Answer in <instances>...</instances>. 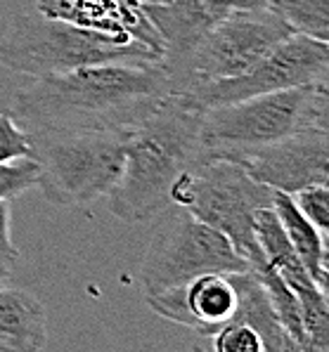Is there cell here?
Wrapping results in <instances>:
<instances>
[{"instance_id":"cell-1","label":"cell","mask_w":329,"mask_h":352,"mask_svg":"<svg viewBox=\"0 0 329 352\" xmlns=\"http://www.w3.org/2000/svg\"><path fill=\"white\" fill-rule=\"evenodd\" d=\"M171 93L161 62H105L41 76L12 97V113L36 130H131Z\"/></svg>"},{"instance_id":"cell-2","label":"cell","mask_w":329,"mask_h":352,"mask_svg":"<svg viewBox=\"0 0 329 352\" xmlns=\"http://www.w3.org/2000/svg\"><path fill=\"white\" fill-rule=\"evenodd\" d=\"M202 109L182 93H169L131 128L121 177L109 208L123 223H147L171 206V187L204 156Z\"/></svg>"},{"instance_id":"cell-3","label":"cell","mask_w":329,"mask_h":352,"mask_svg":"<svg viewBox=\"0 0 329 352\" xmlns=\"http://www.w3.org/2000/svg\"><path fill=\"white\" fill-rule=\"evenodd\" d=\"M105 62H161L136 38L107 34L43 12L17 14L0 38V64L31 78Z\"/></svg>"},{"instance_id":"cell-4","label":"cell","mask_w":329,"mask_h":352,"mask_svg":"<svg viewBox=\"0 0 329 352\" xmlns=\"http://www.w3.org/2000/svg\"><path fill=\"white\" fill-rule=\"evenodd\" d=\"M131 130L81 128L29 133L31 156L41 168L39 187L55 206H88L109 197L121 177Z\"/></svg>"},{"instance_id":"cell-5","label":"cell","mask_w":329,"mask_h":352,"mask_svg":"<svg viewBox=\"0 0 329 352\" xmlns=\"http://www.w3.org/2000/svg\"><path fill=\"white\" fill-rule=\"evenodd\" d=\"M275 189L258 182L246 168L223 156H204L171 187V204L182 206L197 220L223 232L235 251L251 265L263 263L256 243V213L273 206Z\"/></svg>"},{"instance_id":"cell-6","label":"cell","mask_w":329,"mask_h":352,"mask_svg":"<svg viewBox=\"0 0 329 352\" xmlns=\"http://www.w3.org/2000/svg\"><path fill=\"white\" fill-rule=\"evenodd\" d=\"M164 213L166 218L154 227L140 270L147 296L199 274L249 270V263L235 251L233 241L223 232L197 220L182 206L171 204Z\"/></svg>"},{"instance_id":"cell-7","label":"cell","mask_w":329,"mask_h":352,"mask_svg":"<svg viewBox=\"0 0 329 352\" xmlns=\"http://www.w3.org/2000/svg\"><path fill=\"white\" fill-rule=\"evenodd\" d=\"M312 85V83H310ZM310 85L202 109L204 156L235 159L310 126ZM202 156V159H204Z\"/></svg>"},{"instance_id":"cell-8","label":"cell","mask_w":329,"mask_h":352,"mask_svg":"<svg viewBox=\"0 0 329 352\" xmlns=\"http://www.w3.org/2000/svg\"><path fill=\"white\" fill-rule=\"evenodd\" d=\"M289 34H294L291 26L273 8L230 10L194 47L180 74L171 80V93L244 74Z\"/></svg>"},{"instance_id":"cell-9","label":"cell","mask_w":329,"mask_h":352,"mask_svg":"<svg viewBox=\"0 0 329 352\" xmlns=\"http://www.w3.org/2000/svg\"><path fill=\"white\" fill-rule=\"evenodd\" d=\"M329 72V45L304 34H289L279 41L268 55H263L233 78L197 83L182 95H187L199 109L246 100L253 95L279 93V90L310 85Z\"/></svg>"},{"instance_id":"cell-10","label":"cell","mask_w":329,"mask_h":352,"mask_svg":"<svg viewBox=\"0 0 329 352\" xmlns=\"http://www.w3.org/2000/svg\"><path fill=\"white\" fill-rule=\"evenodd\" d=\"M249 175L277 192L296 194L329 180V128L308 126L266 147L235 156Z\"/></svg>"},{"instance_id":"cell-11","label":"cell","mask_w":329,"mask_h":352,"mask_svg":"<svg viewBox=\"0 0 329 352\" xmlns=\"http://www.w3.org/2000/svg\"><path fill=\"white\" fill-rule=\"evenodd\" d=\"M147 305L173 324L213 336L237 312V286L230 274L209 272L147 296Z\"/></svg>"},{"instance_id":"cell-12","label":"cell","mask_w":329,"mask_h":352,"mask_svg":"<svg viewBox=\"0 0 329 352\" xmlns=\"http://www.w3.org/2000/svg\"><path fill=\"white\" fill-rule=\"evenodd\" d=\"M142 8L161 41V67L169 80L180 74L194 47L233 10L225 0H161Z\"/></svg>"},{"instance_id":"cell-13","label":"cell","mask_w":329,"mask_h":352,"mask_svg":"<svg viewBox=\"0 0 329 352\" xmlns=\"http://www.w3.org/2000/svg\"><path fill=\"white\" fill-rule=\"evenodd\" d=\"M36 10L107 34L136 38L161 59V41L140 0H36Z\"/></svg>"},{"instance_id":"cell-14","label":"cell","mask_w":329,"mask_h":352,"mask_svg":"<svg viewBox=\"0 0 329 352\" xmlns=\"http://www.w3.org/2000/svg\"><path fill=\"white\" fill-rule=\"evenodd\" d=\"M45 345V305L24 289L0 286V352H36Z\"/></svg>"},{"instance_id":"cell-15","label":"cell","mask_w":329,"mask_h":352,"mask_svg":"<svg viewBox=\"0 0 329 352\" xmlns=\"http://www.w3.org/2000/svg\"><path fill=\"white\" fill-rule=\"evenodd\" d=\"M237 286V312L233 319L246 322L249 327L261 336L263 352H294L299 350L296 340L282 327L277 312H275L270 296L266 286L258 281L253 270H242V272H230Z\"/></svg>"},{"instance_id":"cell-16","label":"cell","mask_w":329,"mask_h":352,"mask_svg":"<svg viewBox=\"0 0 329 352\" xmlns=\"http://www.w3.org/2000/svg\"><path fill=\"white\" fill-rule=\"evenodd\" d=\"M273 208L277 213L279 223H282L284 232H287L291 246H294L296 256L304 263V267L308 270V274L317 281L322 272V232L301 213V208L296 206L294 197L287 192H277L275 189L273 197Z\"/></svg>"},{"instance_id":"cell-17","label":"cell","mask_w":329,"mask_h":352,"mask_svg":"<svg viewBox=\"0 0 329 352\" xmlns=\"http://www.w3.org/2000/svg\"><path fill=\"white\" fill-rule=\"evenodd\" d=\"M253 234H256V243H258V248H261L266 263L270 265V267L279 270L284 279L308 274V270L304 267V263L296 256L294 246H291L287 232H284V227L279 223L273 206H266V208H261L256 213Z\"/></svg>"},{"instance_id":"cell-18","label":"cell","mask_w":329,"mask_h":352,"mask_svg":"<svg viewBox=\"0 0 329 352\" xmlns=\"http://www.w3.org/2000/svg\"><path fill=\"white\" fill-rule=\"evenodd\" d=\"M299 298L301 327L306 336V350L310 352H329V305L325 294L310 274L287 279Z\"/></svg>"},{"instance_id":"cell-19","label":"cell","mask_w":329,"mask_h":352,"mask_svg":"<svg viewBox=\"0 0 329 352\" xmlns=\"http://www.w3.org/2000/svg\"><path fill=\"white\" fill-rule=\"evenodd\" d=\"M251 270L258 277V281L266 286V291H268V296H270V302H273L275 312H277L279 322H282V327L287 329V333L296 340L299 350H306V336H304V327H301L299 298H296L291 284L282 277L279 270L270 267L266 260L251 265Z\"/></svg>"},{"instance_id":"cell-20","label":"cell","mask_w":329,"mask_h":352,"mask_svg":"<svg viewBox=\"0 0 329 352\" xmlns=\"http://www.w3.org/2000/svg\"><path fill=\"white\" fill-rule=\"evenodd\" d=\"M268 8L287 21L291 31L329 45V0H270Z\"/></svg>"},{"instance_id":"cell-21","label":"cell","mask_w":329,"mask_h":352,"mask_svg":"<svg viewBox=\"0 0 329 352\" xmlns=\"http://www.w3.org/2000/svg\"><path fill=\"white\" fill-rule=\"evenodd\" d=\"M41 168L34 156H21L12 161H0V199L12 201L39 185Z\"/></svg>"},{"instance_id":"cell-22","label":"cell","mask_w":329,"mask_h":352,"mask_svg":"<svg viewBox=\"0 0 329 352\" xmlns=\"http://www.w3.org/2000/svg\"><path fill=\"white\" fill-rule=\"evenodd\" d=\"M215 352H263V340L246 322L230 319L213 336Z\"/></svg>"},{"instance_id":"cell-23","label":"cell","mask_w":329,"mask_h":352,"mask_svg":"<svg viewBox=\"0 0 329 352\" xmlns=\"http://www.w3.org/2000/svg\"><path fill=\"white\" fill-rule=\"evenodd\" d=\"M294 197L296 206L301 208V213L310 220L322 234H329V187L322 185H310L299 189Z\"/></svg>"},{"instance_id":"cell-24","label":"cell","mask_w":329,"mask_h":352,"mask_svg":"<svg viewBox=\"0 0 329 352\" xmlns=\"http://www.w3.org/2000/svg\"><path fill=\"white\" fill-rule=\"evenodd\" d=\"M31 156V138L17 123V118L0 111V161Z\"/></svg>"},{"instance_id":"cell-25","label":"cell","mask_w":329,"mask_h":352,"mask_svg":"<svg viewBox=\"0 0 329 352\" xmlns=\"http://www.w3.org/2000/svg\"><path fill=\"white\" fill-rule=\"evenodd\" d=\"M19 260V248L12 241V213L10 201L0 199V286H8Z\"/></svg>"},{"instance_id":"cell-26","label":"cell","mask_w":329,"mask_h":352,"mask_svg":"<svg viewBox=\"0 0 329 352\" xmlns=\"http://www.w3.org/2000/svg\"><path fill=\"white\" fill-rule=\"evenodd\" d=\"M310 88V126L329 128V72Z\"/></svg>"},{"instance_id":"cell-27","label":"cell","mask_w":329,"mask_h":352,"mask_svg":"<svg viewBox=\"0 0 329 352\" xmlns=\"http://www.w3.org/2000/svg\"><path fill=\"white\" fill-rule=\"evenodd\" d=\"M233 10H261L268 8L270 0H225Z\"/></svg>"},{"instance_id":"cell-28","label":"cell","mask_w":329,"mask_h":352,"mask_svg":"<svg viewBox=\"0 0 329 352\" xmlns=\"http://www.w3.org/2000/svg\"><path fill=\"white\" fill-rule=\"evenodd\" d=\"M322 272L329 274V234H322Z\"/></svg>"},{"instance_id":"cell-29","label":"cell","mask_w":329,"mask_h":352,"mask_svg":"<svg viewBox=\"0 0 329 352\" xmlns=\"http://www.w3.org/2000/svg\"><path fill=\"white\" fill-rule=\"evenodd\" d=\"M317 286L322 289V294H325V300L329 305V274L327 272H320V277H317Z\"/></svg>"},{"instance_id":"cell-30","label":"cell","mask_w":329,"mask_h":352,"mask_svg":"<svg viewBox=\"0 0 329 352\" xmlns=\"http://www.w3.org/2000/svg\"><path fill=\"white\" fill-rule=\"evenodd\" d=\"M140 3H142V5L145 3H161V0H140Z\"/></svg>"},{"instance_id":"cell-31","label":"cell","mask_w":329,"mask_h":352,"mask_svg":"<svg viewBox=\"0 0 329 352\" xmlns=\"http://www.w3.org/2000/svg\"><path fill=\"white\" fill-rule=\"evenodd\" d=\"M325 185H327V187H329V180H327V182H325Z\"/></svg>"}]
</instances>
